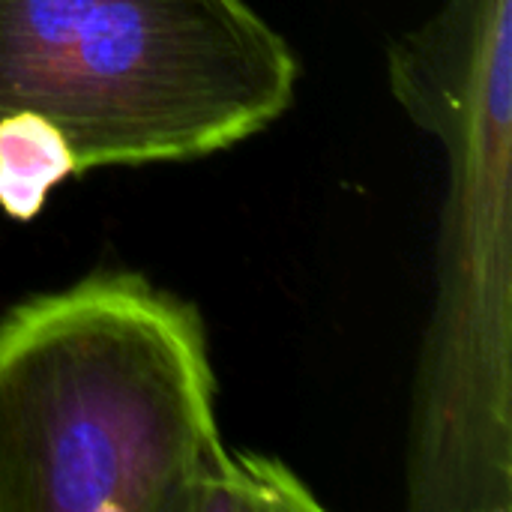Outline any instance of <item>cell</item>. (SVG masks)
<instances>
[{"mask_svg": "<svg viewBox=\"0 0 512 512\" xmlns=\"http://www.w3.org/2000/svg\"><path fill=\"white\" fill-rule=\"evenodd\" d=\"M225 453L195 306L96 273L0 318V512H189Z\"/></svg>", "mask_w": 512, "mask_h": 512, "instance_id": "6da1fadb", "label": "cell"}, {"mask_svg": "<svg viewBox=\"0 0 512 512\" xmlns=\"http://www.w3.org/2000/svg\"><path fill=\"white\" fill-rule=\"evenodd\" d=\"M297 78L246 0H0V120L54 126L81 174L228 150L288 111Z\"/></svg>", "mask_w": 512, "mask_h": 512, "instance_id": "7a4b0ae2", "label": "cell"}, {"mask_svg": "<svg viewBox=\"0 0 512 512\" xmlns=\"http://www.w3.org/2000/svg\"><path fill=\"white\" fill-rule=\"evenodd\" d=\"M510 0H453L390 54V78L429 132L453 150V207L435 366L420 387L414 507L510 504L507 171Z\"/></svg>", "mask_w": 512, "mask_h": 512, "instance_id": "3957f363", "label": "cell"}, {"mask_svg": "<svg viewBox=\"0 0 512 512\" xmlns=\"http://www.w3.org/2000/svg\"><path fill=\"white\" fill-rule=\"evenodd\" d=\"M81 174L63 135L39 117L12 114L0 120V210L30 222L54 186Z\"/></svg>", "mask_w": 512, "mask_h": 512, "instance_id": "277c9868", "label": "cell"}, {"mask_svg": "<svg viewBox=\"0 0 512 512\" xmlns=\"http://www.w3.org/2000/svg\"><path fill=\"white\" fill-rule=\"evenodd\" d=\"M321 501L282 462L225 453L192 495L189 512H312Z\"/></svg>", "mask_w": 512, "mask_h": 512, "instance_id": "5b68a950", "label": "cell"}]
</instances>
